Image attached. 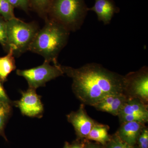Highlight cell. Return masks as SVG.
Returning <instances> with one entry per match:
<instances>
[{"label": "cell", "mask_w": 148, "mask_h": 148, "mask_svg": "<svg viewBox=\"0 0 148 148\" xmlns=\"http://www.w3.org/2000/svg\"><path fill=\"white\" fill-rule=\"evenodd\" d=\"M145 124L138 122H127L121 123L116 135L121 140L129 145L135 147L138 136Z\"/></svg>", "instance_id": "obj_11"}, {"label": "cell", "mask_w": 148, "mask_h": 148, "mask_svg": "<svg viewBox=\"0 0 148 148\" xmlns=\"http://www.w3.org/2000/svg\"><path fill=\"white\" fill-rule=\"evenodd\" d=\"M16 74L24 77L28 82L29 88L36 89L45 86L48 82L64 75L61 65H51L45 61L42 65L27 70H17Z\"/></svg>", "instance_id": "obj_5"}, {"label": "cell", "mask_w": 148, "mask_h": 148, "mask_svg": "<svg viewBox=\"0 0 148 148\" xmlns=\"http://www.w3.org/2000/svg\"><path fill=\"white\" fill-rule=\"evenodd\" d=\"M21 93V99L15 103L21 113L28 116L40 117L43 112V106L36 89L29 88Z\"/></svg>", "instance_id": "obj_7"}, {"label": "cell", "mask_w": 148, "mask_h": 148, "mask_svg": "<svg viewBox=\"0 0 148 148\" xmlns=\"http://www.w3.org/2000/svg\"><path fill=\"white\" fill-rule=\"evenodd\" d=\"M9 47L14 56H20L29 50L30 45L38 31L34 23H26L15 18L7 21Z\"/></svg>", "instance_id": "obj_4"}, {"label": "cell", "mask_w": 148, "mask_h": 148, "mask_svg": "<svg viewBox=\"0 0 148 148\" xmlns=\"http://www.w3.org/2000/svg\"><path fill=\"white\" fill-rule=\"evenodd\" d=\"M0 44L5 50H9L8 41L7 21L0 15Z\"/></svg>", "instance_id": "obj_19"}, {"label": "cell", "mask_w": 148, "mask_h": 148, "mask_svg": "<svg viewBox=\"0 0 148 148\" xmlns=\"http://www.w3.org/2000/svg\"><path fill=\"white\" fill-rule=\"evenodd\" d=\"M13 7L8 0H0V15L6 21L15 18Z\"/></svg>", "instance_id": "obj_17"}, {"label": "cell", "mask_w": 148, "mask_h": 148, "mask_svg": "<svg viewBox=\"0 0 148 148\" xmlns=\"http://www.w3.org/2000/svg\"><path fill=\"white\" fill-rule=\"evenodd\" d=\"M0 102L11 104V102L6 93L0 80Z\"/></svg>", "instance_id": "obj_23"}, {"label": "cell", "mask_w": 148, "mask_h": 148, "mask_svg": "<svg viewBox=\"0 0 148 148\" xmlns=\"http://www.w3.org/2000/svg\"><path fill=\"white\" fill-rule=\"evenodd\" d=\"M123 93L127 98L139 99L147 104L148 101V68L130 72L123 77Z\"/></svg>", "instance_id": "obj_6"}, {"label": "cell", "mask_w": 148, "mask_h": 148, "mask_svg": "<svg viewBox=\"0 0 148 148\" xmlns=\"http://www.w3.org/2000/svg\"><path fill=\"white\" fill-rule=\"evenodd\" d=\"M85 142H75L71 145V148H85Z\"/></svg>", "instance_id": "obj_24"}, {"label": "cell", "mask_w": 148, "mask_h": 148, "mask_svg": "<svg viewBox=\"0 0 148 148\" xmlns=\"http://www.w3.org/2000/svg\"><path fill=\"white\" fill-rule=\"evenodd\" d=\"M11 105L9 103L0 102V135L5 139L4 129L6 122L10 114Z\"/></svg>", "instance_id": "obj_16"}, {"label": "cell", "mask_w": 148, "mask_h": 148, "mask_svg": "<svg viewBox=\"0 0 148 148\" xmlns=\"http://www.w3.org/2000/svg\"><path fill=\"white\" fill-rule=\"evenodd\" d=\"M8 52L5 56L0 57V80L3 82L16 69L13 50L10 48Z\"/></svg>", "instance_id": "obj_14"}, {"label": "cell", "mask_w": 148, "mask_h": 148, "mask_svg": "<svg viewBox=\"0 0 148 148\" xmlns=\"http://www.w3.org/2000/svg\"><path fill=\"white\" fill-rule=\"evenodd\" d=\"M137 143L138 148H148V129L145 127L142 129L138 136Z\"/></svg>", "instance_id": "obj_21"}, {"label": "cell", "mask_w": 148, "mask_h": 148, "mask_svg": "<svg viewBox=\"0 0 148 148\" xmlns=\"http://www.w3.org/2000/svg\"><path fill=\"white\" fill-rule=\"evenodd\" d=\"M108 126L106 125L96 122L92 127L86 139L93 140L105 146L110 140L111 136L108 134Z\"/></svg>", "instance_id": "obj_13"}, {"label": "cell", "mask_w": 148, "mask_h": 148, "mask_svg": "<svg viewBox=\"0 0 148 148\" xmlns=\"http://www.w3.org/2000/svg\"><path fill=\"white\" fill-rule=\"evenodd\" d=\"M45 21V25L37 32L29 50L42 56L45 61L58 65V54L67 44L70 32L52 19L47 18Z\"/></svg>", "instance_id": "obj_2"}, {"label": "cell", "mask_w": 148, "mask_h": 148, "mask_svg": "<svg viewBox=\"0 0 148 148\" xmlns=\"http://www.w3.org/2000/svg\"><path fill=\"white\" fill-rule=\"evenodd\" d=\"M85 148H101L100 146L95 144L90 143V142L86 141Z\"/></svg>", "instance_id": "obj_25"}, {"label": "cell", "mask_w": 148, "mask_h": 148, "mask_svg": "<svg viewBox=\"0 0 148 148\" xmlns=\"http://www.w3.org/2000/svg\"><path fill=\"white\" fill-rule=\"evenodd\" d=\"M88 9L85 0H51L48 16L69 32H75L84 23Z\"/></svg>", "instance_id": "obj_3"}, {"label": "cell", "mask_w": 148, "mask_h": 148, "mask_svg": "<svg viewBox=\"0 0 148 148\" xmlns=\"http://www.w3.org/2000/svg\"><path fill=\"white\" fill-rule=\"evenodd\" d=\"M119 118L121 123L127 122H138L145 123L148 121V116L138 114H124L119 115Z\"/></svg>", "instance_id": "obj_18"}, {"label": "cell", "mask_w": 148, "mask_h": 148, "mask_svg": "<svg viewBox=\"0 0 148 148\" xmlns=\"http://www.w3.org/2000/svg\"><path fill=\"white\" fill-rule=\"evenodd\" d=\"M105 148H135L123 142L116 134L111 137L110 140L105 145Z\"/></svg>", "instance_id": "obj_20"}, {"label": "cell", "mask_w": 148, "mask_h": 148, "mask_svg": "<svg viewBox=\"0 0 148 148\" xmlns=\"http://www.w3.org/2000/svg\"><path fill=\"white\" fill-rule=\"evenodd\" d=\"M67 116L68 121L73 125L80 139H86L96 123L88 115L83 104L80 105L78 110L71 112Z\"/></svg>", "instance_id": "obj_8"}, {"label": "cell", "mask_w": 148, "mask_h": 148, "mask_svg": "<svg viewBox=\"0 0 148 148\" xmlns=\"http://www.w3.org/2000/svg\"><path fill=\"white\" fill-rule=\"evenodd\" d=\"M64 148H71V145H69L68 143H66Z\"/></svg>", "instance_id": "obj_26"}, {"label": "cell", "mask_w": 148, "mask_h": 148, "mask_svg": "<svg viewBox=\"0 0 148 148\" xmlns=\"http://www.w3.org/2000/svg\"><path fill=\"white\" fill-rule=\"evenodd\" d=\"M127 97L123 93L111 94L106 96L94 106L96 110L118 115Z\"/></svg>", "instance_id": "obj_10"}, {"label": "cell", "mask_w": 148, "mask_h": 148, "mask_svg": "<svg viewBox=\"0 0 148 148\" xmlns=\"http://www.w3.org/2000/svg\"><path fill=\"white\" fill-rule=\"evenodd\" d=\"M14 8H18L28 12L30 8L29 0H8Z\"/></svg>", "instance_id": "obj_22"}, {"label": "cell", "mask_w": 148, "mask_h": 148, "mask_svg": "<svg viewBox=\"0 0 148 148\" xmlns=\"http://www.w3.org/2000/svg\"><path fill=\"white\" fill-rule=\"evenodd\" d=\"M88 11L95 12L99 21L108 25L115 14L119 13L120 9L117 6L114 0H95L94 5Z\"/></svg>", "instance_id": "obj_9"}, {"label": "cell", "mask_w": 148, "mask_h": 148, "mask_svg": "<svg viewBox=\"0 0 148 148\" xmlns=\"http://www.w3.org/2000/svg\"><path fill=\"white\" fill-rule=\"evenodd\" d=\"M51 0H29L32 8L40 16L45 19L48 18V12Z\"/></svg>", "instance_id": "obj_15"}, {"label": "cell", "mask_w": 148, "mask_h": 148, "mask_svg": "<svg viewBox=\"0 0 148 148\" xmlns=\"http://www.w3.org/2000/svg\"><path fill=\"white\" fill-rule=\"evenodd\" d=\"M73 80L72 89L82 104L94 106L108 95L123 93V77L96 63L78 69L61 66Z\"/></svg>", "instance_id": "obj_1"}, {"label": "cell", "mask_w": 148, "mask_h": 148, "mask_svg": "<svg viewBox=\"0 0 148 148\" xmlns=\"http://www.w3.org/2000/svg\"><path fill=\"white\" fill-rule=\"evenodd\" d=\"M124 114H138L148 116L147 105L137 98H127L118 115Z\"/></svg>", "instance_id": "obj_12"}]
</instances>
